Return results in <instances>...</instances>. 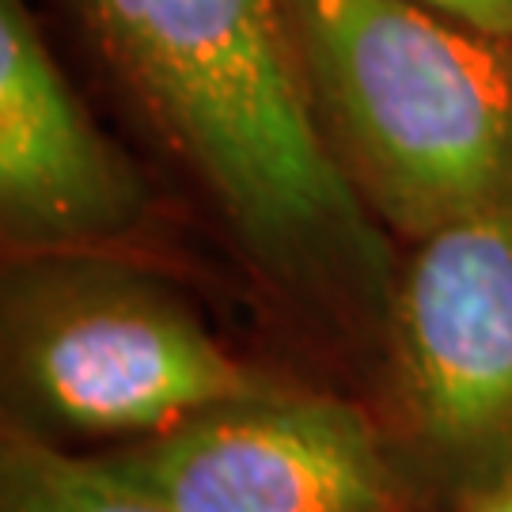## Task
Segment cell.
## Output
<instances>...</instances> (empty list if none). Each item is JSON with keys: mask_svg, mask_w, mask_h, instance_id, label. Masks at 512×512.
Here are the masks:
<instances>
[{"mask_svg": "<svg viewBox=\"0 0 512 512\" xmlns=\"http://www.w3.org/2000/svg\"><path fill=\"white\" fill-rule=\"evenodd\" d=\"M456 512H512V478L494 486V490H486V494L467 497Z\"/></svg>", "mask_w": 512, "mask_h": 512, "instance_id": "9c48e42d", "label": "cell"}, {"mask_svg": "<svg viewBox=\"0 0 512 512\" xmlns=\"http://www.w3.org/2000/svg\"><path fill=\"white\" fill-rule=\"evenodd\" d=\"M0 512H175L107 471L92 452L38 437L4 421L0 429Z\"/></svg>", "mask_w": 512, "mask_h": 512, "instance_id": "52a82bcc", "label": "cell"}, {"mask_svg": "<svg viewBox=\"0 0 512 512\" xmlns=\"http://www.w3.org/2000/svg\"><path fill=\"white\" fill-rule=\"evenodd\" d=\"M0 372L4 421L110 448L289 387L126 251L4 255Z\"/></svg>", "mask_w": 512, "mask_h": 512, "instance_id": "3957f363", "label": "cell"}, {"mask_svg": "<svg viewBox=\"0 0 512 512\" xmlns=\"http://www.w3.org/2000/svg\"><path fill=\"white\" fill-rule=\"evenodd\" d=\"M323 145L410 243L512 209V38L421 0H289Z\"/></svg>", "mask_w": 512, "mask_h": 512, "instance_id": "7a4b0ae2", "label": "cell"}, {"mask_svg": "<svg viewBox=\"0 0 512 512\" xmlns=\"http://www.w3.org/2000/svg\"><path fill=\"white\" fill-rule=\"evenodd\" d=\"M148 217L145 179L61 73L27 0H0L4 255L122 251Z\"/></svg>", "mask_w": 512, "mask_h": 512, "instance_id": "8992f818", "label": "cell"}, {"mask_svg": "<svg viewBox=\"0 0 512 512\" xmlns=\"http://www.w3.org/2000/svg\"><path fill=\"white\" fill-rule=\"evenodd\" d=\"M73 4L258 285L372 365L399 262L315 126L289 0Z\"/></svg>", "mask_w": 512, "mask_h": 512, "instance_id": "6da1fadb", "label": "cell"}, {"mask_svg": "<svg viewBox=\"0 0 512 512\" xmlns=\"http://www.w3.org/2000/svg\"><path fill=\"white\" fill-rule=\"evenodd\" d=\"M368 410L444 512L512 478V209L452 224L399 262Z\"/></svg>", "mask_w": 512, "mask_h": 512, "instance_id": "277c9868", "label": "cell"}, {"mask_svg": "<svg viewBox=\"0 0 512 512\" xmlns=\"http://www.w3.org/2000/svg\"><path fill=\"white\" fill-rule=\"evenodd\" d=\"M92 456L175 512H444L368 406L293 384Z\"/></svg>", "mask_w": 512, "mask_h": 512, "instance_id": "5b68a950", "label": "cell"}, {"mask_svg": "<svg viewBox=\"0 0 512 512\" xmlns=\"http://www.w3.org/2000/svg\"><path fill=\"white\" fill-rule=\"evenodd\" d=\"M421 4H429L475 31L512 38V0H421Z\"/></svg>", "mask_w": 512, "mask_h": 512, "instance_id": "ba28073f", "label": "cell"}]
</instances>
